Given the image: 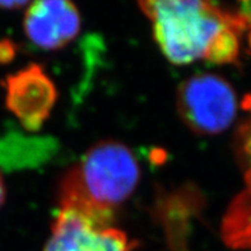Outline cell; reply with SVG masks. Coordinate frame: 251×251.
I'll return each mask as SVG.
<instances>
[{
	"label": "cell",
	"instance_id": "obj_1",
	"mask_svg": "<svg viewBox=\"0 0 251 251\" xmlns=\"http://www.w3.org/2000/svg\"><path fill=\"white\" fill-rule=\"evenodd\" d=\"M139 178L140 167L133 152L116 140H101L61 178L60 209L111 226L115 212L131 197Z\"/></svg>",
	"mask_w": 251,
	"mask_h": 251
},
{
	"label": "cell",
	"instance_id": "obj_4",
	"mask_svg": "<svg viewBox=\"0 0 251 251\" xmlns=\"http://www.w3.org/2000/svg\"><path fill=\"white\" fill-rule=\"evenodd\" d=\"M6 107L25 130L37 131L57 99L56 87L38 64H29L4 80Z\"/></svg>",
	"mask_w": 251,
	"mask_h": 251
},
{
	"label": "cell",
	"instance_id": "obj_11",
	"mask_svg": "<svg viewBox=\"0 0 251 251\" xmlns=\"http://www.w3.org/2000/svg\"><path fill=\"white\" fill-rule=\"evenodd\" d=\"M4 201H5V186H4L3 177L0 175V208L3 207Z\"/></svg>",
	"mask_w": 251,
	"mask_h": 251
},
{
	"label": "cell",
	"instance_id": "obj_6",
	"mask_svg": "<svg viewBox=\"0 0 251 251\" xmlns=\"http://www.w3.org/2000/svg\"><path fill=\"white\" fill-rule=\"evenodd\" d=\"M23 28L36 46L59 50L79 33V12L72 0H33L25 14Z\"/></svg>",
	"mask_w": 251,
	"mask_h": 251
},
{
	"label": "cell",
	"instance_id": "obj_7",
	"mask_svg": "<svg viewBox=\"0 0 251 251\" xmlns=\"http://www.w3.org/2000/svg\"><path fill=\"white\" fill-rule=\"evenodd\" d=\"M246 189L231 203L222 223V236L233 249H251V174H245Z\"/></svg>",
	"mask_w": 251,
	"mask_h": 251
},
{
	"label": "cell",
	"instance_id": "obj_8",
	"mask_svg": "<svg viewBox=\"0 0 251 251\" xmlns=\"http://www.w3.org/2000/svg\"><path fill=\"white\" fill-rule=\"evenodd\" d=\"M16 55V46L9 40L0 41V63H8Z\"/></svg>",
	"mask_w": 251,
	"mask_h": 251
},
{
	"label": "cell",
	"instance_id": "obj_10",
	"mask_svg": "<svg viewBox=\"0 0 251 251\" xmlns=\"http://www.w3.org/2000/svg\"><path fill=\"white\" fill-rule=\"evenodd\" d=\"M29 0H0V8L3 9H18L22 8Z\"/></svg>",
	"mask_w": 251,
	"mask_h": 251
},
{
	"label": "cell",
	"instance_id": "obj_3",
	"mask_svg": "<svg viewBox=\"0 0 251 251\" xmlns=\"http://www.w3.org/2000/svg\"><path fill=\"white\" fill-rule=\"evenodd\" d=\"M176 103L184 124L199 135L225 131L237 112V100L231 84L209 73L184 80L177 89Z\"/></svg>",
	"mask_w": 251,
	"mask_h": 251
},
{
	"label": "cell",
	"instance_id": "obj_9",
	"mask_svg": "<svg viewBox=\"0 0 251 251\" xmlns=\"http://www.w3.org/2000/svg\"><path fill=\"white\" fill-rule=\"evenodd\" d=\"M240 14L245 19L251 28V0H240Z\"/></svg>",
	"mask_w": 251,
	"mask_h": 251
},
{
	"label": "cell",
	"instance_id": "obj_2",
	"mask_svg": "<svg viewBox=\"0 0 251 251\" xmlns=\"http://www.w3.org/2000/svg\"><path fill=\"white\" fill-rule=\"evenodd\" d=\"M152 22L153 37L162 54L175 65L205 60L209 49L226 29L244 33L250 29L239 12L214 0H138Z\"/></svg>",
	"mask_w": 251,
	"mask_h": 251
},
{
	"label": "cell",
	"instance_id": "obj_12",
	"mask_svg": "<svg viewBox=\"0 0 251 251\" xmlns=\"http://www.w3.org/2000/svg\"><path fill=\"white\" fill-rule=\"evenodd\" d=\"M249 44H250V46H251V31H250V33H249Z\"/></svg>",
	"mask_w": 251,
	"mask_h": 251
},
{
	"label": "cell",
	"instance_id": "obj_5",
	"mask_svg": "<svg viewBox=\"0 0 251 251\" xmlns=\"http://www.w3.org/2000/svg\"><path fill=\"white\" fill-rule=\"evenodd\" d=\"M126 233L112 226H101L73 210L60 209L45 251H133Z\"/></svg>",
	"mask_w": 251,
	"mask_h": 251
}]
</instances>
